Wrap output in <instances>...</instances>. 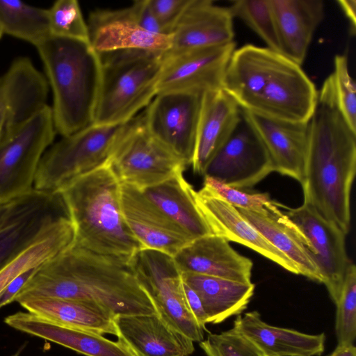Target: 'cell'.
<instances>
[{
	"label": "cell",
	"instance_id": "5b68a950",
	"mask_svg": "<svg viewBox=\"0 0 356 356\" xmlns=\"http://www.w3.org/2000/svg\"><path fill=\"white\" fill-rule=\"evenodd\" d=\"M163 52L142 49L99 54L101 83L93 124L128 122L157 94Z\"/></svg>",
	"mask_w": 356,
	"mask_h": 356
},
{
	"label": "cell",
	"instance_id": "7dc6e473",
	"mask_svg": "<svg viewBox=\"0 0 356 356\" xmlns=\"http://www.w3.org/2000/svg\"><path fill=\"white\" fill-rule=\"evenodd\" d=\"M12 201L7 202V203H3V204L0 203V222L3 218V217L6 214L7 211H8Z\"/></svg>",
	"mask_w": 356,
	"mask_h": 356
},
{
	"label": "cell",
	"instance_id": "ee69618b",
	"mask_svg": "<svg viewBox=\"0 0 356 356\" xmlns=\"http://www.w3.org/2000/svg\"><path fill=\"white\" fill-rule=\"evenodd\" d=\"M183 289L187 305L200 327L205 330L207 315L197 293L183 280Z\"/></svg>",
	"mask_w": 356,
	"mask_h": 356
},
{
	"label": "cell",
	"instance_id": "7a4b0ae2",
	"mask_svg": "<svg viewBox=\"0 0 356 356\" xmlns=\"http://www.w3.org/2000/svg\"><path fill=\"white\" fill-rule=\"evenodd\" d=\"M307 128L300 181L304 203L346 234L350 229V191L356 172V132L324 90H318V102Z\"/></svg>",
	"mask_w": 356,
	"mask_h": 356
},
{
	"label": "cell",
	"instance_id": "4fadbf2b",
	"mask_svg": "<svg viewBox=\"0 0 356 356\" xmlns=\"http://www.w3.org/2000/svg\"><path fill=\"white\" fill-rule=\"evenodd\" d=\"M286 209L284 213L308 239L312 247L310 256L322 277V283L336 305L351 262L346 250V234L305 203L295 209Z\"/></svg>",
	"mask_w": 356,
	"mask_h": 356
},
{
	"label": "cell",
	"instance_id": "30bf717a",
	"mask_svg": "<svg viewBox=\"0 0 356 356\" xmlns=\"http://www.w3.org/2000/svg\"><path fill=\"white\" fill-rule=\"evenodd\" d=\"M204 92L157 94L143 113L149 133L186 165L193 159Z\"/></svg>",
	"mask_w": 356,
	"mask_h": 356
},
{
	"label": "cell",
	"instance_id": "7402d4cb",
	"mask_svg": "<svg viewBox=\"0 0 356 356\" xmlns=\"http://www.w3.org/2000/svg\"><path fill=\"white\" fill-rule=\"evenodd\" d=\"M181 273L251 283L253 263L224 238L211 234L196 238L172 257Z\"/></svg>",
	"mask_w": 356,
	"mask_h": 356
},
{
	"label": "cell",
	"instance_id": "277c9868",
	"mask_svg": "<svg viewBox=\"0 0 356 356\" xmlns=\"http://www.w3.org/2000/svg\"><path fill=\"white\" fill-rule=\"evenodd\" d=\"M53 95L56 134L67 136L93 123L102 65L88 41L49 35L35 47Z\"/></svg>",
	"mask_w": 356,
	"mask_h": 356
},
{
	"label": "cell",
	"instance_id": "d4e9b609",
	"mask_svg": "<svg viewBox=\"0 0 356 356\" xmlns=\"http://www.w3.org/2000/svg\"><path fill=\"white\" fill-rule=\"evenodd\" d=\"M241 118V107L222 88L204 92L191 164L195 173L204 175L208 163Z\"/></svg>",
	"mask_w": 356,
	"mask_h": 356
},
{
	"label": "cell",
	"instance_id": "f6af8a7d",
	"mask_svg": "<svg viewBox=\"0 0 356 356\" xmlns=\"http://www.w3.org/2000/svg\"><path fill=\"white\" fill-rule=\"evenodd\" d=\"M337 2L350 23V33L355 34L356 27V1L338 0Z\"/></svg>",
	"mask_w": 356,
	"mask_h": 356
},
{
	"label": "cell",
	"instance_id": "8992f818",
	"mask_svg": "<svg viewBox=\"0 0 356 356\" xmlns=\"http://www.w3.org/2000/svg\"><path fill=\"white\" fill-rule=\"evenodd\" d=\"M125 124L92 123L53 143L40 162L33 188L56 193L69 181L109 162Z\"/></svg>",
	"mask_w": 356,
	"mask_h": 356
},
{
	"label": "cell",
	"instance_id": "60d3db41",
	"mask_svg": "<svg viewBox=\"0 0 356 356\" xmlns=\"http://www.w3.org/2000/svg\"><path fill=\"white\" fill-rule=\"evenodd\" d=\"M163 33L170 35L191 0H149Z\"/></svg>",
	"mask_w": 356,
	"mask_h": 356
},
{
	"label": "cell",
	"instance_id": "4dcf8cb0",
	"mask_svg": "<svg viewBox=\"0 0 356 356\" xmlns=\"http://www.w3.org/2000/svg\"><path fill=\"white\" fill-rule=\"evenodd\" d=\"M141 191L191 241L213 234L197 207L195 191L185 179L183 172Z\"/></svg>",
	"mask_w": 356,
	"mask_h": 356
},
{
	"label": "cell",
	"instance_id": "836d02e7",
	"mask_svg": "<svg viewBox=\"0 0 356 356\" xmlns=\"http://www.w3.org/2000/svg\"><path fill=\"white\" fill-rule=\"evenodd\" d=\"M0 25L3 34L35 47L50 35L47 9L18 0H0Z\"/></svg>",
	"mask_w": 356,
	"mask_h": 356
},
{
	"label": "cell",
	"instance_id": "83f0119b",
	"mask_svg": "<svg viewBox=\"0 0 356 356\" xmlns=\"http://www.w3.org/2000/svg\"><path fill=\"white\" fill-rule=\"evenodd\" d=\"M282 206L263 211L236 209L272 245L296 264L300 275L322 283V277L310 256L312 247L308 239L280 210Z\"/></svg>",
	"mask_w": 356,
	"mask_h": 356
},
{
	"label": "cell",
	"instance_id": "44dd1931",
	"mask_svg": "<svg viewBox=\"0 0 356 356\" xmlns=\"http://www.w3.org/2000/svg\"><path fill=\"white\" fill-rule=\"evenodd\" d=\"M233 19L229 8L210 0H191L171 33L174 54L191 49L221 46L234 41Z\"/></svg>",
	"mask_w": 356,
	"mask_h": 356
},
{
	"label": "cell",
	"instance_id": "4316f807",
	"mask_svg": "<svg viewBox=\"0 0 356 356\" xmlns=\"http://www.w3.org/2000/svg\"><path fill=\"white\" fill-rule=\"evenodd\" d=\"M281 54L301 66L325 13L321 0H270Z\"/></svg>",
	"mask_w": 356,
	"mask_h": 356
},
{
	"label": "cell",
	"instance_id": "2e32d148",
	"mask_svg": "<svg viewBox=\"0 0 356 356\" xmlns=\"http://www.w3.org/2000/svg\"><path fill=\"white\" fill-rule=\"evenodd\" d=\"M47 79L27 57L15 58L0 76V140L47 104Z\"/></svg>",
	"mask_w": 356,
	"mask_h": 356
},
{
	"label": "cell",
	"instance_id": "e575fe53",
	"mask_svg": "<svg viewBox=\"0 0 356 356\" xmlns=\"http://www.w3.org/2000/svg\"><path fill=\"white\" fill-rule=\"evenodd\" d=\"M228 8L232 17L244 22L266 43L267 48L281 54L270 0H238Z\"/></svg>",
	"mask_w": 356,
	"mask_h": 356
},
{
	"label": "cell",
	"instance_id": "8d00e7d4",
	"mask_svg": "<svg viewBox=\"0 0 356 356\" xmlns=\"http://www.w3.org/2000/svg\"><path fill=\"white\" fill-rule=\"evenodd\" d=\"M47 10L50 35L89 42L88 24L77 1L58 0Z\"/></svg>",
	"mask_w": 356,
	"mask_h": 356
},
{
	"label": "cell",
	"instance_id": "7bdbcfd3",
	"mask_svg": "<svg viewBox=\"0 0 356 356\" xmlns=\"http://www.w3.org/2000/svg\"><path fill=\"white\" fill-rule=\"evenodd\" d=\"M38 267L22 273L7 285L0 295V308L15 301L17 295L33 276Z\"/></svg>",
	"mask_w": 356,
	"mask_h": 356
},
{
	"label": "cell",
	"instance_id": "e0dca14e",
	"mask_svg": "<svg viewBox=\"0 0 356 356\" xmlns=\"http://www.w3.org/2000/svg\"><path fill=\"white\" fill-rule=\"evenodd\" d=\"M120 200L124 220L142 249L174 257L192 241L138 188L121 183Z\"/></svg>",
	"mask_w": 356,
	"mask_h": 356
},
{
	"label": "cell",
	"instance_id": "d6986e66",
	"mask_svg": "<svg viewBox=\"0 0 356 356\" xmlns=\"http://www.w3.org/2000/svg\"><path fill=\"white\" fill-rule=\"evenodd\" d=\"M287 59L267 47L248 44L235 49L227 65L222 89L248 110Z\"/></svg>",
	"mask_w": 356,
	"mask_h": 356
},
{
	"label": "cell",
	"instance_id": "d590c367",
	"mask_svg": "<svg viewBox=\"0 0 356 356\" xmlns=\"http://www.w3.org/2000/svg\"><path fill=\"white\" fill-rule=\"evenodd\" d=\"M322 86L330 92L336 107L351 129L356 132V85L349 74L346 55L334 57V71Z\"/></svg>",
	"mask_w": 356,
	"mask_h": 356
},
{
	"label": "cell",
	"instance_id": "603a6c76",
	"mask_svg": "<svg viewBox=\"0 0 356 356\" xmlns=\"http://www.w3.org/2000/svg\"><path fill=\"white\" fill-rule=\"evenodd\" d=\"M241 111L266 147L275 171L300 183L307 150L308 122H288Z\"/></svg>",
	"mask_w": 356,
	"mask_h": 356
},
{
	"label": "cell",
	"instance_id": "ba28073f",
	"mask_svg": "<svg viewBox=\"0 0 356 356\" xmlns=\"http://www.w3.org/2000/svg\"><path fill=\"white\" fill-rule=\"evenodd\" d=\"M109 163L120 183L140 190L163 182L186 167L149 133L143 114L125 124Z\"/></svg>",
	"mask_w": 356,
	"mask_h": 356
},
{
	"label": "cell",
	"instance_id": "8fae6325",
	"mask_svg": "<svg viewBox=\"0 0 356 356\" xmlns=\"http://www.w3.org/2000/svg\"><path fill=\"white\" fill-rule=\"evenodd\" d=\"M274 171L266 147L242 113L234 131L208 163L203 176L244 190Z\"/></svg>",
	"mask_w": 356,
	"mask_h": 356
},
{
	"label": "cell",
	"instance_id": "b9f144b4",
	"mask_svg": "<svg viewBox=\"0 0 356 356\" xmlns=\"http://www.w3.org/2000/svg\"><path fill=\"white\" fill-rule=\"evenodd\" d=\"M128 8L134 21L141 28L151 33L165 35L154 16L149 0L136 1Z\"/></svg>",
	"mask_w": 356,
	"mask_h": 356
},
{
	"label": "cell",
	"instance_id": "6da1fadb",
	"mask_svg": "<svg viewBox=\"0 0 356 356\" xmlns=\"http://www.w3.org/2000/svg\"><path fill=\"white\" fill-rule=\"evenodd\" d=\"M28 297L88 302L115 316L157 314L130 261L95 253L74 243L39 266L15 301Z\"/></svg>",
	"mask_w": 356,
	"mask_h": 356
},
{
	"label": "cell",
	"instance_id": "d6a6232c",
	"mask_svg": "<svg viewBox=\"0 0 356 356\" xmlns=\"http://www.w3.org/2000/svg\"><path fill=\"white\" fill-rule=\"evenodd\" d=\"M74 225L67 216L50 227L17 255L0 267V295L22 273L38 267L58 255L74 242Z\"/></svg>",
	"mask_w": 356,
	"mask_h": 356
},
{
	"label": "cell",
	"instance_id": "ac0fdd59",
	"mask_svg": "<svg viewBox=\"0 0 356 356\" xmlns=\"http://www.w3.org/2000/svg\"><path fill=\"white\" fill-rule=\"evenodd\" d=\"M195 199L213 234L242 244L290 273L300 275L296 264L272 245L231 205L206 186L195 191Z\"/></svg>",
	"mask_w": 356,
	"mask_h": 356
},
{
	"label": "cell",
	"instance_id": "c3c4849f",
	"mask_svg": "<svg viewBox=\"0 0 356 356\" xmlns=\"http://www.w3.org/2000/svg\"><path fill=\"white\" fill-rule=\"evenodd\" d=\"M24 349V346H22L20 348H19L14 354H13L11 356H19L21 353L22 352Z\"/></svg>",
	"mask_w": 356,
	"mask_h": 356
},
{
	"label": "cell",
	"instance_id": "52a82bcc",
	"mask_svg": "<svg viewBox=\"0 0 356 356\" xmlns=\"http://www.w3.org/2000/svg\"><path fill=\"white\" fill-rule=\"evenodd\" d=\"M56 134L51 108L46 105L0 140L1 204L33 189L40 162Z\"/></svg>",
	"mask_w": 356,
	"mask_h": 356
},
{
	"label": "cell",
	"instance_id": "9a60e30c",
	"mask_svg": "<svg viewBox=\"0 0 356 356\" xmlns=\"http://www.w3.org/2000/svg\"><path fill=\"white\" fill-rule=\"evenodd\" d=\"M317 102L318 90L314 83L300 65L287 58L245 111L277 120L305 123L314 113Z\"/></svg>",
	"mask_w": 356,
	"mask_h": 356
},
{
	"label": "cell",
	"instance_id": "1f68e13d",
	"mask_svg": "<svg viewBox=\"0 0 356 356\" xmlns=\"http://www.w3.org/2000/svg\"><path fill=\"white\" fill-rule=\"evenodd\" d=\"M183 280L199 296L207 315V323L218 324L244 311L253 296V283L181 273Z\"/></svg>",
	"mask_w": 356,
	"mask_h": 356
},
{
	"label": "cell",
	"instance_id": "ffe728a7",
	"mask_svg": "<svg viewBox=\"0 0 356 356\" xmlns=\"http://www.w3.org/2000/svg\"><path fill=\"white\" fill-rule=\"evenodd\" d=\"M89 42L98 54L127 49L166 52L171 36L154 34L141 28L127 8L92 11L88 23Z\"/></svg>",
	"mask_w": 356,
	"mask_h": 356
},
{
	"label": "cell",
	"instance_id": "cb8c5ba5",
	"mask_svg": "<svg viewBox=\"0 0 356 356\" xmlns=\"http://www.w3.org/2000/svg\"><path fill=\"white\" fill-rule=\"evenodd\" d=\"M118 340L135 356H189L193 341L167 325L158 315L117 316Z\"/></svg>",
	"mask_w": 356,
	"mask_h": 356
},
{
	"label": "cell",
	"instance_id": "9c48e42d",
	"mask_svg": "<svg viewBox=\"0 0 356 356\" xmlns=\"http://www.w3.org/2000/svg\"><path fill=\"white\" fill-rule=\"evenodd\" d=\"M130 264L139 284L163 321L193 342L202 341L204 330L187 305L182 273L173 257L158 250L143 248L132 257Z\"/></svg>",
	"mask_w": 356,
	"mask_h": 356
},
{
	"label": "cell",
	"instance_id": "484cf974",
	"mask_svg": "<svg viewBox=\"0 0 356 356\" xmlns=\"http://www.w3.org/2000/svg\"><path fill=\"white\" fill-rule=\"evenodd\" d=\"M4 323L19 332L51 341L85 356H135L120 341L61 326L28 312L7 316Z\"/></svg>",
	"mask_w": 356,
	"mask_h": 356
},
{
	"label": "cell",
	"instance_id": "5bb4252c",
	"mask_svg": "<svg viewBox=\"0 0 356 356\" xmlns=\"http://www.w3.org/2000/svg\"><path fill=\"white\" fill-rule=\"evenodd\" d=\"M235 49L234 41L221 46L164 53L157 94L170 91L205 92L222 88L224 74Z\"/></svg>",
	"mask_w": 356,
	"mask_h": 356
},
{
	"label": "cell",
	"instance_id": "f1b7e54d",
	"mask_svg": "<svg viewBox=\"0 0 356 356\" xmlns=\"http://www.w3.org/2000/svg\"><path fill=\"white\" fill-rule=\"evenodd\" d=\"M233 328L252 340L266 356H320L325 350L324 333L311 334L270 325L257 311L238 316Z\"/></svg>",
	"mask_w": 356,
	"mask_h": 356
},
{
	"label": "cell",
	"instance_id": "ab89813d",
	"mask_svg": "<svg viewBox=\"0 0 356 356\" xmlns=\"http://www.w3.org/2000/svg\"><path fill=\"white\" fill-rule=\"evenodd\" d=\"M204 186L213 191L227 202L237 209L263 211L280 205L273 200L268 193H247L232 188L209 177H204Z\"/></svg>",
	"mask_w": 356,
	"mask_h": 356
},
{
	"label": "cell",
	"instance_id": "681fc988",
	"mask_svg": "<svg viewBox=\"0 0 356 356\" xmlns=\"http://www.w3.org/2000/svg\"><path fill=\"white\" fill-rule=\"evenodd\" d=\"M3 35V31H2V29H1V25H0V39L1 38Z\"/></svg>",
	"mask_w": 356,
	"mask_h": 356
},
{
	"label": "cell",
	"instance_id": "f35d334b",
	"mask_svg": "<svg viewBox=\"0 0 356 356\" xmlns=\"http://www.w3.org/2000/svg\"><path fill=\"white\" fill-rule=\"evenodd\" d=\"M200 347L207 356H266L252 340L233 327L209 334Z\"/></svg>",
	"mask_w": 356,
	"mask_h": 356
},
{
	"label": "cell",
	"instance_id": "3957f363",
	"mask_svg": "<svg viewBox=\"0 0 356 356\" xmlns=\"http://www.w3.org/2000/svg\"><path fill=\"white\" fill-rule=\"evenodd\" d=\"M120 184L108 162L69 181L56 193L74 225L76 245L130 261L142 247L124 220Z\"/></svg>",
	"mask_w": 356,
	"mask_h": 356
},
{
	"label": "cell",
	"instance_id": "7c38bea8",
	"mask_svg": "<svg viewBox=\"0 0 356 356\" xmlns=\"http://www.w3.org/2000/svg\"><path fill=\"white\" fill-rule=\"evenodd\" d=\"M65 216L68 214L58 193L33 188L13 200L0 222V267Z\"/></svg>",
	"mask_w": 356,
	"mask_h": 356
},
{
	"label": "cell",
	"instance_id": "f546056e",
	"mask_svg": "<svg viewBox=\"0 0 356 356\" xmlns=\"http://www.w3.org/2000/svg\"><path fill=\"white\" fill-rule=\"evenodd\" d=\"M17 302L28 312L61 326L118 335L115 316L93 303L46 297H28Z\"/></svg>",
	"mask_w": 356,
	"mask_h": 356
},
{
	"label": "cell",
	"instance_id": "bcb514c9",
	"mask_svg": "<svg viewBox=\"0 0 356 356\" xmlns=\"http://www.w3.org/2000/svg\"><path fill=\"white\" fill-rule=\"evenodd\" d=\"M329 356H356V348L354 344L338 343Z\"/></svg>",
	"mask_w": 356,
	"mask_h": 356
},
{
	"label": "cell",
	"instance_id": "74e56055",
	"mask_svg": "<svg viewBox=\"0 0 356 356\" xmlns=\"http://www.w3.org/2000/svg\"><path fill=\"white\" fill-rule=\"evenodd\" d=\"M336 306L335 332L338 343L353 344L356 338V268L353 262L348 266Z\"/></svg>",
	"mask_w": 356,
	"mask_h": 356
}]
</instances>
